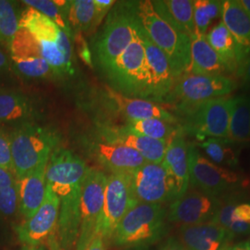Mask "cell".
<instances>
[{"mask_svg":"<svg viewBox=\"0 0 250 250\" xmlns=\"http://www.w3.org/2000/svg\"><path fill=\"white\" fill-rule=\"evenodd\" d=\"M106 72L117 92L130 98L149 99L146 59L135 27L133 41Z\"/></svg>","mask_w":250,"mask_h":250,"instance_id":"5","label":"cell"},{"mask_svg":"<svg viewBox=\"0 0 250 250\" xmlns=\"http://www.w3.org/2000/svg\"><path fill=\"white\" fill-rule=\"evenodd\" d=\"M84 250H105L104 239L101 235H96L95 238L90 243L89 246Z\"/></svg>","mask_w":250,"mask_h":250,"instance_id":"43","label":"cell"},{"mask_svg":"<svg viewBox=\"0 0 250 250\" xmlns=\"http://www.w3.org/2000/svg\"><path fill=\"white\" fill-rule=\"evenodd\" d=\"M96 8L94 0H73L68 12V22L71 29L88 31L94 26Z\"/></svg>","mask_w":250,"mask_h":250,"instance_id":"34","label":"cell"},{"mask_svg":"<svg viewBox=\"0 0 250 250\" xmlns=\"http://www.w3.org/2000/svg\"><path fill=\"white\" fill-rule=\"evenodd\" d=\"M103 140L109 143L120 144L138 152L146 162L162 163L169 141L157 140L135 134L125 127L107 128L104 130Z\"/></svg>","mask_w":250,"mask_h":250,"instance_id":"17","label":"cell"},{"mask_svg":"<svg viewBox=\"0 0 250 250\" xmlns=\"http://www.w3.org/2000/svg\"><path fill=\"white\" fill-rule=\"evenodd\" d=\"M222 250H250V243L244 242V243H239V244L233 245L231 247L226 246Z\"/></svg>","mask_w":250,"mask_h":250,"instance_id":"45","label":"cell"},{"mask_svg":"<svg viewBox=\"0 0 250 250\" xmlns=\"http://www.w3.org/2000/svg\"><path fill=\"white\" fill-rule=\"evenodd\" d=\"M132 189L137 202L162 204L175 199V185L162 163L146 162L131 173Z\"/></svg>","mask_w":250,"mask_h":250,"instance_id":"12","label":"cell"},{"mask_svg":"<svg viewBox=\"0 0 250 250\" xmlns=\"http://www.w3.org/2000/svg\"><path fill=\"white\" fill-rule=\"evenodd\" d=\"M165 216L166 211L161 204L138 202L121 220L112 240L121 247H146L161 238Z\"/></svg>","mask_w":250,"mask_h":250,"instance_id":"4","label":"cell"},{"mask_svg":"<svg viewBox=\"0 0 250 250\" xmlns=\"http://www.w3.org/2000/svg\"><path fill=\"white\" fill-rule=\"evenodd\" d=\"M55 248L56 247H49V248H47V247H45V245H42V246H39L37 248H35L34 250H55Z\"/></svg>","mask_w":250,"mask_h":250,"instance_id":"47","label":"cell"},{"mask_svg":"<svg viewBox=\"0 0 250 250\" xmlns=\"http://www.w3.org/2000/svg\"><path fill=\"white\" fill-rule=\"evenodd\" d=\"M189 185L208 196L218 197L235 188L240 178L233 170L221 167L188 145Z\"/></svg>","mask_w":250,"mask_h":250,"instance_id":"10","label":"cell"},{"mask_svg":"<svg viewBox=\"0 0 250 250\" xmlns=\"http://www.w3.org/2000/svg\"><path fill=\"white\" fill-rule=\"evenodd\" d=\"M9 140L12 170L17 180L24 178L48 161L57 143V137L51 132L28 123L14 129Z\"/></svg>","mask_w":250,"mask_h":250,"instance_id":"3","label":"cell"},{"mask_svg":"<svg viewBox=\"0 0 250 250\" xmlns=\"http://www.w3.org/2000/svg\"><path fill=\"white\" fill-rule=\"evenodd\" d=\"M233 222L240 223L250 227V204L242 203L235 206L232 211V223Z\"/></svg>","mask_w":250,"mask_h":250,"instance_id":"38","label":"cell"},{"mask_svg":"<svg viewBox=\"0 0 250 250\" xmlns=\"http://www.w3.org/2000/svg\"><path fill=\"white\" fill-rule=\"evenodd\" d=\"M134 27L140 37L146 54L149 75V99L157 101L169 99V96L174 87L175 80L170 70L169 61L165 54L146 36L143 29L138 24L136 18Z\"/></svg>","mask_w":250,"mask_h":250,"instance_id":"16","label":"cell"},{"mask_svg":"<svg viewBox=\"0 0 250 250\" xmlns=\"http://www.w3.org/2000/svg\"><path fill=\"white\" fill-rule=\"evenodd\" d=\"M227 72L219 56L208 44L206 36L195 34L190 37L189 73L195 75H224Z\"/></svg>","mask_w":250,"mask_h":250,"instance_id":"24","label":"cell"},{"mask_svg":"<svg viewBox=\"0 0 250 250\" xmlns=\"http://www.w3.org/2000/svg\"><path fill=\"white\" fill-rule=\"evenodd\" d=\"M9 68V62L6 56L1 49H0V73H3L8 71Z\"/></svg>","mask_w":250,"mask_h":250,"instance_id":"44","label":"cell"},{"mask_svg":"<svg viewBox=\"0 0 250 250\" xmlns=\"http://www.w3.org/2000/svg\"><path fill=\"white\" fill-rule=\"evenodd\" d=\"M179 236L188 250H222L230 237L225 229L213 222L184 225Z\"/></svg>","mask_w":250,"mask_h":250,"instance_id":"18","label":"cell"},{"mask_svg":"<svg viewBox=\"0 0 250 250\" xmlns=\"http://www.w3.org/2000/svg\"><path fill=\"white\" fill-rule=\"evenodd\" d=\"M47 161L42 163L24 178L17 180L19 208L21 213L26 220L36 213L45 199L46 190L45 170Z\"/></svg>","mask_w":250,"mask_h":250,"instance_id":"22","label":"cell"},{"mask_svg":"<svg viewBox=\"0 0 250 250\" xmlns=\"http://www.w3.org/2000/svg\"><path fill=\"white\" fill-rule=\"evenodd\" d=\"M96 8V17L94 26L98 25L101 20L105 17L107 11L115 4L113 0H94Z\"/></svg>","mask_w":250,"mask_h":250,"instance_id":"39","label":"cell"},{"mask_svg":"<svg viewBox=\"0 0 250 250\" xmlns=\"http://www.w3.org/2000/svg\"><path fill=\"white\" fill-rule=\"evenodd\" d=\"M89 170L79 156L65 148H55L45 170L46 187L61 200V211H80L81 193Z\"/></svg>","mask_w":250,"mask_h":250,"instance_id":"2","label":"cell"},{"mask_svg":"<svg viewBox=\"0 0 250 250\" xmlns=\"http://www.w3.org/2000/svg\"><path fill=\"white\" fill-rule=\"evenodd\" d=\"M224 1L220 0H196L194 1V21L196 34L206 36L208 30L216 19L223 12Z\"/></svg>","mask_w":250,"mask_h":250,"instance_id":"33","label":"cell"},{"mask_svg":"<svg viewBox=\"0 0 250 250\" xmlns=\"http://www.w3.org/2000/svg\"><path fill=\"white\" fill-rule=\"evenodd\" d=\"M134 21V2L124 3L110 12L96 43L97 59L105 72L133 41Z\"/></svg>","mask_w":250,"mask_h":250,"instance_id":"6","label":"cell"},{"mask_svg":"<svg viewBox=\"0 0 250 250\" xmlns=\"http://www.w3.org/2000/svg\"><path fill=\"white\" fill-rule=\"evenodd\" d=\"M107 179L104 172L89 169L83 181L81 193L80 231L76 250H85L98 235Z\"/></svg>","mask_w":250,"mask_h":250,"instance_id":"7","label":"cell"},{"mask_svg":"<svg viewBox=\"0 0 250 250\" xmlns=\"http://www.w3.org/2000/svg\"><path fill=\"white\" fill-rule=\"evenodd\" d=\"M61 200L46 187L45 199L35 214L17 227L20 241L27 247L37 248L51 241L58 228Z\"/></svg>","mask_w":250,"mask_h":250,"instance_id":"13","label":"cell"},{"mask_svg":"<svg viewBox=\"0 0 250 250\" xmlns=\"http://www.w3.org/2000/svg\"><path fill=\"white\" fill-rule=\"evenodd\" d=\"M15 183H17V179L14 176V174L0 167V188L9 187Z\"/></svg>","mask_w":250,"mask_h":250,"instance_id":"41","label":"cell"},{"mask_svg":"<svg viewBox=\"0 0 250 250\" xmlns=\"http://www.w3.org/2000/svg\"><path fill=\"white\" fill-rule=\"evenodd\" d=\"M228 140L232 143L250 142V97L232 100Z\"/></svg>","mask_w":250,"mask_h":250,"instance_id":"29","label":"cell"},{"mask_svg":"<svg viewBox=\"0 0 250 250\" xmlns=\"http://www.w3.org/2000/svg\"><path fill=\"white\" fill-rule=\"evenodd\" d=\"M232 144L228 139L209 138L200 144V147L215 164L235 168L238 164V157Z\"/></svg>","mask_w":250,"mask_h":250,"instance_id":"32","label":"cell"},{"mask_svg":"<svg viewBox=\"0 0 250 250\" xmlns=\"http://www.w3.org/2000/svg\"><path fill=\"white\" fill-rule=\"evenodd\" d=\"M232 100L218 98L189 108L184 112L189 117L187 131L201 141L209 138L228 139Z\"/></svg>","mask_w":250,"mask_h":250,"instance_id":"8","label":"cell"},{"mask_svg":"<svg viewBox=\"0 0 250 250\" xmlns=\"http://www.w3.org/2000/svg\"><path fill=\"white\" fill-rule=\"evenodd\" d=\"M222 205L221 199L193 189L174 199L170 207L169 220L184 225H195L211 222Z\"/></svg>","mask_w":250,"mask_h":250,"instance_id":"15","label":"cell"},{"mask_svg":"<svg viewBox=\"0 0 250 250\" xmlns=\"http://www.w3.org/2000/svg\"><path fill=\"white\" fill-rule=\"evenodd\" d=\"M153 7L161 18L182 34L191 37L196 34L194 21V1L163 0L152 1Z\"/></svg>","mask_w":250,"mask_h":250,"instance_id":"25","label":"cell"},{"mask_svg":"<svg viewBox=\"0 0 250 250\" xmlns=\"http://www.w3.org/2000/svg\"><path fill=\"white\" fill-rule=\"evenodd\" d=\"M0 167L13 173L9 137L0 131Z\"/></svg>","mask_w":250,"mask_h":250,"instance_id":"37","label":"cell"},{"mask_svg":"<svg viewBox=\"0 0 250 250\" xmlns=\"http://www.w3.org/2000/svg\"><path fill=\"white\" fill-rule=\"evenodd\" d=\"M222 19L224 26L239 46L244 62L250 57V13L239 0H226L223 5Z\"/></svg>","mask_w":250,"mask_h":250,"instance_id":"23","label":"cell"},{"mask_svg":"<svg viewBox=\"0 0 250 250\" xmlns=\"http://www.w3.org/2000/svg\"><path fill=\"white\" fill-rule=\"evenodd\" d=\"M125 127L127 130L135 134H141L157 140L166 141H170L181 130V128L177 127L175 124L160 119L129 122V124Z\"/></svg>","mask_w":250,"mask_h":250,"instance_id":"31","label":"cell"},{"mask_svg":"<svg viewBox=\"0 0 250 250\" xmlns=\"http://www.w3.org/2000/svg\"><path fill=\"white\" fill-rule=\"evenodd\" d=\"M94 151L99 162L111 173H132L146 163L138 152L120 144L99 142L95 145Z\"/></svg>","mask_w":250,"mask_h":250,"instance_id":"20","label":"cell"},{"mask_svg":"<svg viewBox=\"0 0 250 250\" xmlns=\"http://www.w3.org/2000/svg\"><path fill=\"white\" fill-rule=\"evenodd\" d=\"M136 203L131 173H111L107 176L98 232L104 241L112 239L118 224Z\"/></svg>","mask_w":250,"mask_h":250,"instance_id":"9","label":"cell"},{"mask_svg":"<svg viewBox=\"0 0 250 250\" xmlns=\"http://www.w3.org/2000/svg\"><path fill=\"white\" fill-rule=\"evenodd\" d=\"M183 132L181 129L169 141L162 161L174 182L176 198L184 196L189 188L188 145Z\"/></svg>","mask_w":250,"mask_h":250,"instance_id":"19","label":"cell"},{"mask_svg":"<svg viewBox=\"0 0 250 250\" xmlns=\"http://www.w3.org/2000/svg\"><path fill=\"white\" fill-rule=\"evenodd\" d=\"M34 107L25 95L11 92H0V125L24 123L32 116Z\"/></svg>","mask_w":250,"mask_h":250,"instance_id":"28","label":"cell"},{"mask_svg":"<svg viewBox=\"0 0 250 250\" xmlns=\"http://www.w3.org/2000/svg\"></svg>","mask_w":250,"mask_h":250,"instance_id":"49","label":"cell"},{"mask_svg":"<svg viewBox=\"0 0 250 250\" xmlns=\"http://www.w3.org/2000/svg\"><path fill=\"white\" fill-rule=\"evenodd\" d=\"M72 1L67 0H24L26 6L36 9L50 19L69 38L72 37V29L68 22V12Z\"/></svg>","mask_w":250,"mask_h":250,"instance_id":"30","label":"cell"},{"mask_svg":"<svg viewBox=\"0 0 250 250\" xmlns=\"http://www.w3.org/2000/svg\"><path fill=\"white\" fill-rule=\"evenodd\" d=\"M161 250H188L181 242L174 239V238H170L167 242L163 245Z\"/></svg>","mask_w":250,"mask_h":250,"instance_id":"42","label":"cell"},{"mask_svg":"<svg viewBox=\"0 0 250 250\" xmlns=\"http://www.w3.org/2000/svg\"><path fill=\"white\" fill-rule=\"evenodd\" d=\"M134 9L136 21L146 36L167 57L174 78L189 73L190 37L161 18L150 0L134 2Z\"/></svg>","mask_w":250,"mask_h":250,"instance_id":"1","label":"cell"},{"mask_svg":"<svg viewBox=\"0 0 250 250\" xmlns=\"http://www.w3.org/2000/svg\"><path fill=\"white\" fill-rule=\"evenodd\" d=\"M240 3L243 5V7L248 10V12L250 14V0H239Z\"/></svg>","mask_w":250,"mask_h":250,"instance_id":"46","label":"cell"},{"mask_svg":"<svg viewBox=\"0 0 250 250\" xmlns=\"http://www.w3.org/2000/svg\"><path fill=\"white\" fill-rule=\"evenodd\" d=\"M20 27L26 28L37 41L58 44L71 43L70 38L50 19L30 7L20 17Z\"/></svg>","mask_w":250,"mask_h":250,"instance_id":"27","label":"cell"},{"mask_svg":"<svg viewBox=\"0 0 250 250\" xmlns=\"http://www.w3.org/2000/svg\"><path fill=\"white\" fill-rule=\"evenodd\" d=\"M235 73L247 86L250 87V57L239 65Z\"/></svg>","mask_w":250,"mask_h":250,"instance_id":"40","label":"cell"},{"mask_svg":"<svg viewBox=\"0 0 250 250\" xmlns=\"http://www.w3.org/2000/svg\"><path fill=\"white\" fill-rule=\"evenodd\" d=\"M210 46L219 56L226 71L236 72L243 62L240 48L223 21L217 23L206 35Z\"/></svg>","mask_w":250,"mask_h":250,"instance_id":"26","label":"cell"},{"mask_svg":"<svg viewBox=\"0 0 250 250\" xmlns=\"http://www.w3.org/2000/svg\"><path fill=\"white\" fill-rule=\"evenodd\" d=\"M9 48L16 71L23 77L40 79L52 73V70L42 57L37 40L26 28H19Z\"/></svg>","mask_w":250,"mask_h":250,"instance_id":"14","label":"cell"},{"mask_svg":"<svg viewBox=\"0 0 250 250\" xmlns=\"http://www.w3.org/2000/svg\"><path fill=\"white\" fill-rule=\"evenodd\" d=\"M35 250V248H31V247H27V246H25V247H23L22 248V250Z\"/></svg>","mask_w":250,"mask_h":250,"instance_id":"48","label":"cell"},{"mask_svg":"<svg viewBox=\"0 0 250 250\" xmlns=\"http://www.w3.org/2000/svg\"><path fill=\"white\" fill-rule=\"evenodd\" d=\"M20 28V17L13 2L0 0V43L9 46Z\"/></svg>","mask_w":250,"mask_h":250,"instance_id":"35","label":"cell"},{"mask_svg":"<svg viewBox=\"0 0 250 250\" xmlns=\"http://www.w3.org/2000/svg\"><path fill=\"white\" fill-rule=\"evenodd\" d=\"M19 207L18 181L17 183L0 188V214L11 216Z\"/></svg>","mask_w":250,"mask_h":250,"instance_id":"36","label":"cell"},{"mask_svg":"<svg viewBox=\"0 0 250 250\" xmlns=\"http://www.w3.org/2000/svg\"><path fill=\"white\" fill-rule=\"evenodd\" d=\"M235 88V83L224 75H195L188 73L172 89V97L181 102L180 108L186 112L211 99L224 98Z\"/></svg>","mask_w":250,"mask_h":250,"instance_id":"11","label":"cell"},{"mask_svg":"<svg viewBox=\"0 0 250 250\" xmlns=\"http://www.w3.org/2000/svg\"><path fill=\"white\" fill-rule=\"evenodd\" d=\"M107 91L109 99L115 103L117 109L123 113L129 122L160 119L176 124L175 117L153 101H149L148 99L130 98L109 87H107Z\"/></svg>","mask_w":250,"mask_h":250,"instance_id":"21","label":"cell"}]
</instances>
